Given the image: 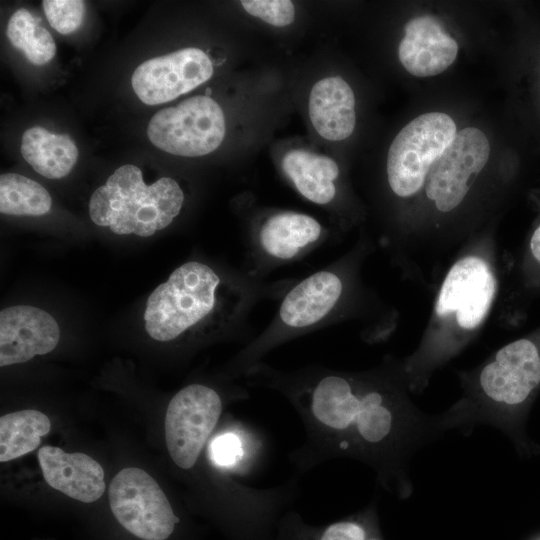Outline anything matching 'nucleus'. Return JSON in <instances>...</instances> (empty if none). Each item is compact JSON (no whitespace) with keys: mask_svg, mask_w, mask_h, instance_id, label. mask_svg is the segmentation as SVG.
<instances>
[{"mask_svg":"<svg viewBox=\"0 0 540 540\" xmlns=\"http://www.w3.org/2000/svg\"><path fill=\"white\" fill-rule=\"evenodd\" d=\"M530 247L534 257L538 261H540V226L534 231L532 235Z\"/></svg>","mask_w":540,"mask_h":540,"instance_id":"nucleus-26","label":"nucleus"},{"mask_svg":"<svg viewBox=\"0 0 540 540\" xmlns=\"http://www.w3.org/2000/svg\"><path fill=\"white\" fill-rule=\"evenodd\" d=\"M489 141L480 129L467 127L456 133L452 143L434 162L426 177V195L441 212L456 208L472 181L485 167Z\"/></svg>","mask_w":540,"mask_h":540,"instance_id":"nucleus-9","label":"nucleus"},{"mask_svg":"<svg viewBox=\"0 0 540 540\" xmlns=\"http://www.w3.org/2000/svg\"><path fill=\"white\" fill-rule=\"evenodd\" d=\"M262 443L244 429H233L217 435L211 442L209 457L215 466L229 470H248L259 456Z\"/></svg>","mask_w":540,"mask_h":540,"instance_id":"nucleus-23","label":"nucleus"},{"mask_svg":"<svg viewBox=\"0 0 540 540\" xmlns=\"http://www.w3.org/2000/svg\"><path fill=\"white\" fill-rule=\"evenodd\" d=\"M276 540H381L369 532L359 518L339 520L324 526L305 524L294 512L284 514L278 523Z\"/></svg>","mask_w":540,"mask_h":540,"instance_id":"nucleus-20","label":"nucleus"},{"mask_svg":"<svg viewBox=\"0 0 540 540\" xmlns=\"http://www.w3.org/2000/svg\"><path fill=\"white\" fill-rule=\"evenodd\" d=\"M184 194L172 178L146 185L132 164L119 167L94 191L89 202L91 220L116 234L149 237L166 228L180 213Z\"/></svg>","mask_w":540,"mask_h":540,"instance_id":"nucleus-3","label":"nucleus"},{"mask_svg":"<svg viewBox=\"0 0 540 540\" xmlns=\"http://www.w3.org/2000/svg\"><path fill=\"white\" fill-rule=\"evenodd\" d=\"M457 53L455 39L429 15L413 18L406 24L398 49L403 67L417 77L442 73L453 64Z\"/></svg>","mask_w":540,"mask_h":540,"instance_id":"nucleus-14","label":"nucleus"},{"mask_svg":"<svg viewBox=\"0 0 540 540\" xmlns=\"http://www.w3.org/2000/svg\"><path fill=\"white\" fill-rule=\"evenodd\" d=\"M281 165L296 190L312 203L325 206L336 199L340 171L330 157L293 149L284 155Z\"/></svg>","mask_w":540,"mask_h":540,"instance_id":"nucleus-17","label":"nucleus"},{"mask_svg":"<svg viewBox=\"0 0 540 540\" xmlns=\"http://www.w3.org/2000/svg\"><path fill=\"white\" fill-rule=\"evenodd\" d=\"M495 290V278L488 264L476 256L464 257L446 275L436 312L439 316L454 313L460 327L474 329L488 313Z\"/></svg>","mask_w":540,"mask_h":540,"instance_id":"nucleus-12","label":"nucleus"},{"mask_svg":"<svg viewBox=\"0 0 540 540\" xmlns=\"http://www.w3.org/2000/svg\"><path fill=\"white\" fill-rule=\"evenodd\" d=\"M48 191L36 181L16 173L0 176V212L15 216H41L51 209Z\"/></svg>","mask_w":540,"mask_h":540,"instance_id":"nucleus-21","label":"nucleus"},{"mask_svg":"<svg viewBox=\"0 0 540 540\" xmlns=\"http://www.w3.org/2000/svg\"><path fill=\"white\" fill-rule=\"evenodd\" d=\"M343 263H333L294 282L282 297L268 326L248 341L231 364L232 375L244 373L278 346L334 323L347 296Z\"/></svg>","mask_w":540,"mask_h":540,"instance_id":"nucleus-2","label":"nucleus"},{"mask_svg":"<svg viewBox=\"0 0 540 540\" xmlns=\"http://www.w3.org/2000/svg\"><path fill=\"white\" fill-rule=\"evenodd\" d=\"M456 133L453 119L441 112L422 114L403 127L388 151L387 177L391 190L399 197L418 192L430 168Z\"/></svg>","mask_w":540,"mask_h":540,"instance_id":"nucleus-4","label":"nucleus"},{"mask_svg":"<svg viewBox=\"0 0 540 540\" xmlns=\"http://www.w3.org/2000/svg\"><path fill=\"white\" fill-rule=\"evenodd\" d=\"M224 408L223 398L214 388L192 383L170 400L164 420L166 446L173 463L190 469L205 448Z\"/></svg>","mask_w":540,"mask_h":540,"instance_id":"nucleus-8","label":"nucleus"},{"mask_svg":"<svg viewBox=\"0 0 540 540\" xmlns=\"http://www.w3.org/2000/svg\"><path fill=\"white\" fill-rule=\"evenodd\" d=\"M327 230L310 215L293 211L269 214L252 230L244 270L264 279L273 270L304 258L323 245Z\"/></svg>","mask_w":540,"mask_h":540,"instance_id":"nucleus-6","label":"nucleus"},{"mask_svg":"<svg viewBox=\"0 0 540 540\" xmlns=\"http://www.w3.org/2000/svg\"><path fill=\"white\" fill-rule=\"evenodd\" d=\"M309 116L317 133L331 141L349 137L355 127V97L349 84L332 76L318 81L309 97Z\"/></svg>","mask_w":540,"mask_h":540,"instance_id":"nucleus-16","label":"nucleus"},{"mask_svg":"<svg viewBox=\"0 0 540 540\" xmlns=\"http://www.w3.org/2000/svg\"><path fill=\"white\" fill-rule=\"evenodd\" d=\"M109 505L118 525L138 540H171L181 524L159 484L140 468L116 474L109 486Z\"/></svg>","mask_w":540,"mask_h":540,"instance_id":"nucleus-5","label":"nucleus"},{"mask_svg":"<svg viewBox=\"0 0 540 540\" xmlns=\"http://www.w3.org/2000/svg\"><path fill=\"white\" fill-rule=\"evenodd\" d=\"M20 149L28 164L49 179L66 176L78 159V149L67 134H54L41 126L24 132Z\"/></svg>","mask_w":540,"mask_h":540,"instance_id":"nucleus-18","label":"nucleus"},{"mask_svg":"<svg viewBox=\"0 0 540 540\" xmlns=\"http://www.w3.org/2000/svg\"><path fill=\"white\" fill-rule=\"evenodd\" d=\"M147 135L157 148L170 154L202 156L222 143L225 118L215 100L197 95L158 111L148 124Z\"/></svg>","mask_w":540,"mask_h":540,"instance_id":"nucleus-7","label":"nucleus"},{"mask_svg":"<svg viewBox=\"0 0 540 540\" xmlns=\"http://www.w3.org/2000/svg\"><path fill=\"white\" fill-rule=\"evenodd\" d=\"M43 9L49 24L61 34L75 31L82 23L85 11L81 0H44Z\"/></svg>","mask_w":540,"mask_h":540,"instance_id":"nucleus-24","label":"nucleus"},{"mask_svg":"<svg viewBox=\"0 0 540 540\" xmlns=\"http://www.w3.org/2000/svg\"><path fill=\"white\" fill-rule=\"evenodd\" d=\"M38 461L47 484L70 498L92 503L105 491L104 470L87 454L44 446L38 451Z\"/></svg>","mask_w":540,"mask_h":540,"instance_id":"nucleus-15","label":"nucleus"},{"mask_svg":"<svg viewBox=\"0 0 540 540\" xmlns=\"http://www.w3.org/2000/svg\"><path fill=\"white\" fill-rule=\"evenodd\" d=\"M60 330L55 319L37 307L19 305L0 312V366L24 363L55 349Z\"/></svg>","mask_w":540,"mask_h":540,"instance_id":"nucleus-13","label":"nucleus"},{"mask_svg":"<svg viewBox=\"0 0 540 540\" xmlns=\"http://www.w3.org/2000/svg\"><path fill=\"white\" fill-rule=\"evenodd\" d=\"M242 379L246 387L280 394L297 412L305 430L303 444L289 454L297 475L353 458L369 465L385 488H397L413 441V413L385 379L321 365L282 370L264 361Z\"/></svg>","mask_w":540,"mask_h":540,"instance_id":"nucleus-1","label":"nucleus"},{"mask_svg":"<svg viewBox=\"0 0 540 540\" xmlns=\"http://www.w3.org/2000/svg\"><path fill=\"white\" fill-rule=\"evenodd\" d=\"M245 11L273 26L283 27L294 20V5L289 0H243Z\"/></svg>","mask_w":540,"mask_h":540,"instance_id":"nucleus-25","label":"nucleus"},{"mask_svg":"<svg viewBox=\"0 0 540 540\" xmlns=\"http://www.w3.org/2000/svg\"><path fill=\"white\" fill-rule=\"evenodd\" d=\"M50 429V419L38 410L26 409L1 416L0 461L7 462L35 450Z\"/></svg>","mask_w":540,"mask_h":540,"instance_id":"nucleus-19","label":"nucleus"},{"mask_svg":"<svg viewBox=\"0 0 540 540\" xmlns=\"http://www.w3.org/2000/svg\"><path fill=\"white\" fill-rule=\"evenodd\" d=\"M540 383V354L534 343L516 340L501 348L481 370L479 385L492 407H514L524 402Z\"/></svg>","mask_w":540,"mask_h":540,"instance_id":"nucleus-11","label":"nucleus"},{"mask_svg":"<svg viewBox=\"0 0 540 540\" xmlns=\"http://www.w3.org/2000/svg\"><path fill=\"white\" fill-rule=\"evenodd\" d=\"M6 34L11 45L22 51L32 64L44 65L55 56L56 45L52 35L39 26L26 9H19L12 14Z\"/></svg>","mask_w":540,"mask_h":540,"instance_id":"nucleus-22","label":"nucleus"},{"mask_svg":"<svg viewBox=\"0 0 540 540\" xmlns=\"http://www.w3.org/2000/svg\"><path fill=\"white\" fill-rule=\"evenodd\" d=\"M212 74V62L204 51L185 48L143 62L134 71L131 83L143 103L156 105L195 89Z\"/></svg>","mask_w":540,"mask_h":540,"instance_id":"nucleus-10","label":"nucleus"}]
</instances>
